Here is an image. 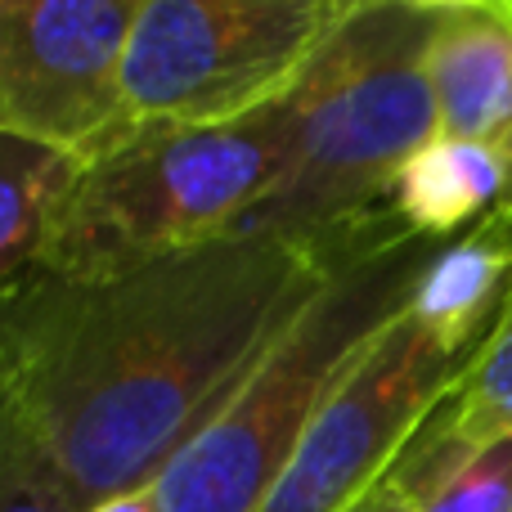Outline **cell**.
Wrapping results in <instances>:
<instances>
[{
  "label": "cell",
  "instance_id": "cell-1",
  "mask_svg": "<svg viewBox=\"0 0 512 512\" xmlns=\"http://www.w3.org/2000/svg\"><path fill=\"white\" fill-rule=\"evenodd\" d=\"M387 207L328 234H225L0 297V405L81 504L149 490Z\"/></svg>",
  "mask_w": 512,
  "mask_h": 512
},
{
  "label": "cell",
  "instance_id": "cell-2",
  "mask_svg": "<svg viewBox=\"0 0 512 512\" xmlns=\"http://www.w3.org/2000/svg\"><path fill=\"white\" fill-rule=\"evenodd\" d=\"M441 14L400 0L355 9L288 95V144L234 234L328 239L387 207L400 167L436 126L427 41Z\"/></svg>",
  "mask_w": 512,
  "mask_h": 512
},
{
  "label": "cell",
  "instance_id": "cell-3",
  "mask_svg": "<svg viewBox=\"0 0 512 512\" xmlns=\"http://www.w3.org/2000/svg\"><path fill=\"white\" fill-rule=\"evenodd\" d=\"M441 243L414 234L387 207L301 315L270 342L234 396L149 486L158 512H261L301 432L355 355L405 310Z\"/></svg>",
  "mask_w": 512,
  "mask_h": 512
},
{
  "label": "cell",
  "instance_id": "cell-4",
  "mask_svg": "<svg viewBox=\"0 0 512 512\" xmlns=\"http://www.w3.org/2000/svg\"><path fill=\"white\" fill-rule=\"evenodd\" d=\"M288 95L221 126L117 131L77 162L36 270L95 279L234 234L283 162Z\"/></svg>",
  "mask_w": 512,
  "mask_h": 512
},
{
  "label": "cell",
  "instance_id": "cell-5",
  "mask_svg": "<svg viewBox=\"0 0 512 512\" xmlns=\"http://www.w3.org/2000/svg\"><path fill=\"white\" fill-rule=\"evenodd\" d=\"M355 0H144L126 36L122 126H221L279 104Z\"/></svg>",
  "mask_w": 512,
  "mask_h": 512
},
{
  "label": "cell",
  "instance_id": "cell-6",
  "mask_svg": "<svg viewBox=\"0 0 512 512\" xmlns=\"http://www.w3.org/2000/svg\"><path fill=\"white\" fill-rule=\"evenodd\" d=\"M477 351L445 342L405 306L324 396L261 512H351L391 472Z\"/></svg>",
  "mask_w": 512,
  "mask_h": 512
},
{
  "label": "cell",
  "instance_id": "cell-7",
  "mask_svg": "<svg viewBox=\"0 0 512 512\" xmlns=\"http://www.w3.org/2000/svg\"><path fill=\"white\" fill-rule=\"evenodd\" d=\"M144 0H0V135L81 162L122 126L126 36Z\"/></svg>",
  "mask_w": 512,
  "mask_h": 512
},
{
  "label": "cell",
  "instance_id": "cell-8",
  "mask_svg": "<svg viewBox=\"0 0 512 512\" xmlns=\"http://www.w3.org/2000/svg\"><path fill=\"white\" fill-rule=\"evenodd\" d=\"M427 81L441 135L481 144L512 167V27L441 14L427 41Z\"/></svg>",
  "mask_w": 512,
  "mask_h": 512
},
{
  "label": "cell",
  "instance_id": "cell-9",
  "mask_svg": "<svg viewBox=\"0 0 512 512\" xmlns=\"http://www.w3.org/2000/svg\"><path fill=\"white\" fill-rule=\"evenodd\" d=\"M512 292V198L445 239L409 292V315L454 346H481Z\"/></svg>",
  "mask_w": 512,
  "mask_h": 512
},
{
  "label": "cell",
  "instance_id": "cell-10",
  "mask_svg": "<svg viewBox=\"0 0 512 512\" xmlns=\"http://www.w3.org/2000/svg\"><path fill=\"white\" fill-rule=\"evenodd\" d=\"M512 432V292L490 324L481 351L454 382V391L436 405V414L418 427V436L400 450L387 477H427L468 454L486 450L490 441Z\"/></svg>",
  "mask_w": 512,
  "mask_h": 512
},
{
  "label": "cell",
  "instance_id": "cell-11",
  "mask_svg": "<svg viewBox=\"0 0 512 512\" xmlns=\"http://www.w3.org/2000/svg\"><path fill=\"white\" fill-rule=\"evenodd\" d=\"M512 198V167L490 149L454 135H432L414 158L400 167L387 207L423 239H454L472 221Z\"/></svg>",
  "mask_w": 512,
  "mask_h": 512
},
{
  "label": "cell",
  "instance_id": "cell-12",
  "mask_svg": "<svg viewBox=\"0 0 512 512\" xmlns=\"http://www.w3.org/2000/svg\"><path fill=\"white\" fill-rule=\"evenodd\" d=\"M72 171L77 162L63 153L0 135V297L36 270Z\"/></svg>",
  "mask_w": 512,
  "mask_h": 512
},
{
  "label": "cell",
  "instance_id": "cell-13",
  "mask_svg": "<svg viewBox=\"0 0 512 512\" xmlns=\"http://www.w3.org/2000/svg\"><path fill=\"white\" fill-rule=\"evenodd\" d=\"M405 512H512V432L427 477H382Z\"/></svg>",
  "mask_w": 512,
  "mask_h": 512
},
{
  "label": "cell",
  "instance_id": "cell-14",
  "mask_svg": "<svg viewBox=\"0 0 512 512\" xmlns=\"http://www.w3.org/2000/svg\"><path fill=\"white\" fill-rule=\"evenodd\" d=\"M0 512H86L5 405H0Z\"/></svg>",
  "mask_w": 512,
  "mask_h": 512
},
{
  "label": "cell",
  "instance_id": "cell-15",
  "mask_svg": "<svg viewBox=\"0 0 512 512\" xmlns=\"http://www.w3.org/2000/svg\"><path fill=\"white\" fill-rule=\"evenodd\" d=\"M400 5L423 9V14H481L512 27V0H400Z\"/></svg>",
  "mask_w": 512,
  "mask_h": 512
},
{
  "label": "cell",
  "instance_id": "cell-16",
  "mask_svg": "<svg viewBox=\"0 0 512 512\" xmlns=\"http://www.w3.org/2000/svg\"><path fill=\"white\" fill-rule=\"evenodd\" d=\"M86 512H158L149 490H131V495H113V499H99V504H90Z\"/></svg>",
  "mask_w": 512,
  "mask_h": 512
},
{
  "label": "cell",
  "instance_id": "cell-17",
  "mask_svg": "<svg viewBox=\"0 0 512 512\" xmlns=\"http://www.w3.org/2000/svg\"><path fill=\"white\" fill-rule=\"evenodd\" d=\"M351 512H405V504H400V495L387 486V481H378V486H373Z\"/></svg>",
  "mask_w": 512,
  "mask_h": 512
},
{
  "label": "cell",
  "instance_id": "cell-18",
  "mask_svg": "<svg viewBox=\"0 0 512 512\" xmlns=\"http://www.w3.org/2000/svg\"><path fill=\"white\" fill-rule=\"evenodd\" d=\"M355 5H373V0H355Z\"/></svg>",
  "mask_w": 512,
  "mask_h": 512
}]
</instances>
